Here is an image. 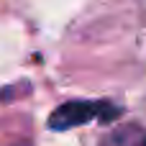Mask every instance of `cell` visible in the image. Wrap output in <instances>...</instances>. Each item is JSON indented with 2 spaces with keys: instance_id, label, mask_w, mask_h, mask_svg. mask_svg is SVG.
Listing matches in <instances>:
<instances>
[{
  "instance_id": "1",
  "label": "cell",
  "mask_w": 146,
  "mask_h": 146,
  "mask_svg": "<svg viewBox=\"0 0 146 146\" xmlns=\"http://www.w3.org/2000/svg\"><path fill=\"white\" fill-rule=\"evenodd\" d=\"M121 115H123V108L110 103V100H69L49 115V128L51 131H67V128L82 126L87 121L108 123V121H115Z\"/></svg>"
},
{
  "instance_id": "2",
  "label": "cell",
  "mask_w": 146,
  "mask_h": 146,
  "mask_svg": "<svg viewBox=\"0 0 146 146\" xmlns=\"http://www.w3.org/2000/svg\"><path fill=\"white\" fill-rule=\"evenodd\" d=\"M100 146H146V131L141 126L115 128L100 141Z\"/></svg>"
}]
</instances>
